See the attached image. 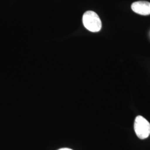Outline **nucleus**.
Wrapping results in <instances>:
<instances>
[{"mask_svg": "<svg viewBox=\"0 0 150 150\" xmlns=\"http://www.w3.org/2000/svg\"><path fill=\"white\" fill-rule=\"evenodd\" d=\"M85 27L92 32H99L102 28V22L98 15L92 11H86L82 17Z\"/></svg>", "mask_w": 150, "mask_h": 150, "instance_id": "f257e3e1", "label": "nucleus"}, {"mask_svg": "<svg viewBox=\"0 0 150 150\" xmlns=\"http://www.w3.org/2000/svg\"><path fill=\"white\" fill-rule=\"evenodd\" d=\"M134 129L139 139H147L150 134V123L144 117L138 116L134 121Z\"/></svg>", "mask_w": 150, "mask_h": 150, "instance_id": "f03ea898", "label": "nucleus"}, {"mask_svg": "<svg viewBox=\"0 0 150 150\" xmlns=\"http://www.w3.org/2000/svg\"><path fill=\"white\" fill-rule=\"evenodd\" d=\"M132 11L141 15H150V3L147 1H139L134 2L131 5Z\"/></svg>", "mask_w": 150, "mask_h": 150, "instance_id": "7ed1b4c3", "label": "nucleus"}, {"mask_svg": "<svg viewBox=\"0 0 150 150\" xmlns=\"http://www.w3.org/2000/svg\"><path fill=\"white\" fill-rule=\"evenodd\" d=\"M59 150H71V149H68V148H63V149H59Z\"/></svg>", "mask_w": 150, "mask_h": 150, "instance_id": "20e7f679", "label": "nucleus"}]
</instances>
